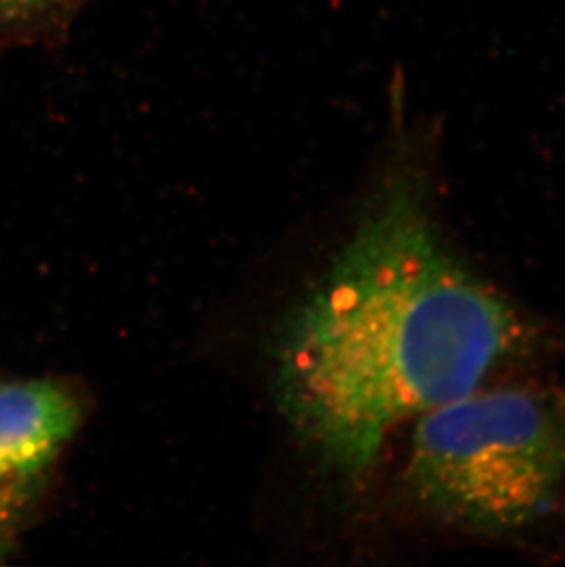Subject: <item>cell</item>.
I'll return each mask as SVG.
<instances>
[{
	"mask_svg": "<svg viewBox=\"0 0 565 567\" xmlns=\"http://www.w3.org/2000/svg\"><path fill=\"white\" fill-rule=\"evenodd\" d=\"M522 337L444 243L415 167L397 164L282 327L279 406L321 465L363 476L397 426L477 390Z\"/></svg>",
	"mask_w": 565,
	"mask_h": 567,
	"instance_id": "cell-1",
	"label": "cell"
},
{
	"mask_svg": "<svg viewBox=\"0 0 565 567\" xmlns=\"http://www.w3.org/2000/svg\"><path fill=\"white\" fill-rule=\"evenodd\" d=\"M405 482L428 513L502 535L533 524L565 477V399L536 388L470 391L415 419Z\"/></svg>",
	"mask_w": 565,
	"mask_h": 567,
	"instance_id": "cell-2",
	"label": "cell"
},
{
	"mask_svg": "<svg viewBox=\"0 0 565 567\" xmlns=\"http://www.w3.org/2000/svg\"><path fill=\"white\" fill-rule=\"evenodd\" d=\"M78 423L80 404L55 382L0 384V488L43 471Z\"/></svg>",
	"mask_w": 565,
	"mask_h": 567,
	"instance_id": "cell-3",
	"label": "cell"
},
{
	"mask_svg": "<svg viewBox=\"0 0 565 567\" xmlns=\"http://www.w3.org/2000/svg\"><path fill=\"white\" fill-rule=\"evenodd\" d=\"M66 0H0V17L30 16L33 11L47 10L50 6L63 4Z\"/></svg>",
	"mask_w": 565,
	"mask_h": 567,
	"instance_id": "cell-4",
	"label": "cell"
},
{
	"mask_svg": "<svg viewBox=\"0 0 565 567\" xmlns=\"http://www.w3.org/2000/svg\"><path fill=\"white\" fill-rule=\"evenodd\" d=\"M2 494H4V491H2ZM2 494H0V530H2V525L6 524V514H8V508L11 507L10 502H8V498L2 496Z\"/></svg>",
	"mask_w": 565,
	"mask_h": 567,
	"instance_id": "cell-5",
	"label": "cell"
}]
</instances>
